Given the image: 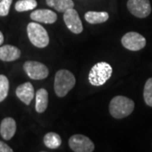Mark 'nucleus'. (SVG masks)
I'll return each mask as SVG.
<instances>
[{"mask_svg": "<svg viewBox=\"0 0 152 152\" xmlns=\"http://www.w3.org/2000/svg\"><path fill=\"white\" fill-rule=\"evenodd\" d=\"M21 55L20 50L11 45L0 47V60L4 62H12L20 58Z\"/></svg>", "mask_w": 152, "mask_h": 152, "instance_id": "13", "label": "nucleus"}, {"mask_svg": "<svg viewBox=\"0 0 152 152\" xmlns=\"http://www.w3.org/2000/svg\"><path fill=\"white\" fill-rule=\"evenodd\" d=\"M4 35H3V33L0 31V46L4 43Z\"/></svg>", "mask_w": 152, "mask_h": 152, "instance_id": "23", "label": "nucleus"}, {"mask_svg": "<svg viewBox=\"0 0 152 152\" xmlns=\"http://www.w3.org/2000/svg\"><path fill=\"white\" fill-rule=\"evenodd\" d=\"M16 96L22 102L26 105H30L34 98V88L30 82L24 83L17 87Z\"/></svg>", "mask_w": 152, "mask_h": 152, "instance_id": "11", "label": "nucleus"}, {"mask_svg": "<svg viewBox=\"0 0 152 152\" xmlns=\"http://www.w3.org/2000/svg\"><path fill=\"white\" fill-rule=\"evenodd\" d=\"M0 152H13V149H11L7 144L0 140Z\"/></svg>", "mask_w": 152, "mask_h": 152, "instance_id": "22", "label": "nucleus"}, {"mask_svg": "<svg viewBox=\"0 0 152 152\" xmlns=\"http://www.w3.org/2000/svg\"><path fill=\"white\" fill-rule=\"evenodd\" d=\"M24 70L32 80H44L48 76L49 71L48 67L37 61H27L24 64Z\"/></svg>", "mask_w": 152, "mask_h": 152, "instance_id": "5", "label": "nucleus"}, {"mask_svg": "<svg viewBox=\"0 0 152 152\" xmlns=\"http://www.w3.org/2000/svg\"><path fill=\"white\" fill-rule=\"evenodd\" d=\"M37 6L36 0H19L15 4V10L18 12H24L34 10Z\"/></svg>", "mask_w": 152, "mask_h": 152, "instance_id": "18", "label": "nucleus"}, {"mask_svg": "<svg viewBox=\"0 0 152 152\" xmlns=\"http://www.w3.org/2000/svg\"><path fill=\"white\" fill-rule=\"evenodd\" d=\"M70 149L75 152H91L95 149L94 143L83 134L72 135L69 140Z\"/></svg>", "mask_w": 152, "mask_h": 152, "instance_id": "8", "label": "nucleus"}, {"mask_svg": "<svg viewBox=\"0 0 152 152\" xmlns=\"http://www.w3.org/2000/svg\"><path fill=\"white\" fill-rule=\"evenodd\" d=\"M121 42L126 49L130 51H140L146 45V40L140 33L130 31L125 34L122 37Z\"/></svg>", "mask_w": 152, "mask_h": 152, "instance_id": "6", "label": "nucleus"}, {"mask_svg": "<svg viewBox=\"0 0 152 152\" xmlns=\"http://www.w3.org/2000/svg\"><path fill=\"white\" fill-rule=\"evenodd\" d=\"M46 3L49 7H52L61 13H64L75 6L72 0H46Z\"/></svg>", "mask_w": 152, "mask_h": 152, "instance_id": "16", "label": "nucleus"}, {"mask_svg": "<svg viewBox=\"0 0 152 152\" xmlns=\"http://www.w3.org/2000/svg\"><path fill=\"white\" fill-rule=\"evenodd\" d=\"M16 132V123L12 118H6L1 122L0 134L4 140H10Z\"/></svg>", "mask_w": 152, "mask_h": 152, "instance_id": "12", "label": "nucleus"}, {"mask_svg": "<svg viewBox=\"0 0 152 152\" xmlns=\"http://www.w3.org/2000/svg\"><path fill=\"white\" fill-rule=\"evenodd\" d=\"M134 109L133 100L124 96H117L109 104V112L114 118L122 119L129 116Z\"/></svg>", "mask_w": 152, "mask_h": 152, "instance_id": "1", "label": "nucleus"}, {"mask_svg": "<svg viewBox=\"0 0 152 152\" xmlns=\"http://www.w3.org/2000/svg\"><path fill=\"white\" fill-rule=\"evenodd\" d=\"M75 77L67 69L58 70L54 78V91L59 97H64L75 86Z\"/></svg>", "mask_w": 152, "mask_h": 152, "instance_id": "2", "label": "nucleus"}, {"mask_svg": "<svg viewBox=\"0 0 152 152\" xmlns=\"http://www.w3.org/2000/svg\"><path fill=\"white\" fill-rule=\"evenodd\" d=\"M144 100L147 106L152 107V78L147 80L144 88Z\"/></svg>", "mask_w": 152, "mask_h": 152, "instance_id": "19", "label": "nucleus"}, {"mask_svg": "<svg viewBox=\"0 0 152 152\" xmlns=\"http://www.w3.org/2000/svg\"><path fill=\"white\" fill-rule=\"evenodd\" d=\"M28 37L37 48H44L49 44L48 33L46 29L36 22H31L27 26Z\"/></svg>", "mask_w": 152, "mask_h": 152, "instance_id": "4", "label": "nucleus"}, {"mask_svg": "<svg viewBox=\"0 0 152 152\" xmlns=\"http://www.w3.org/2000/svg\"><path fill=\"white\" fill-rule=\"evenodd\" d=\"M128 10L137 18H146L151 13L150 0H129L127 3Z\"/></svg>", "mask_w": 152, "mask_h": 152, "instance_id": "7", "label": "nucleus"}, {"mask_svg": "<svg viewBox=\"0 0 152 152\" xmlns=\"http://www.w3.org/2000/svg\"><path fill=\"white\" fill-rule=\"evenodd\" d=\"M113 74V68L106 62H100L91 68L89 73L88 80L91 85L94 86H103L111 78Z\"/></svg>", "mask_w": 152, "mask_h": 152, "instance_id": "3", "label": "nucleus"}, {"mask_svg": "<svg viewBox=\"0 0 152 152\" xmlns=\"http://www.w3.org/2000/svg\"><path fill=\"white\" fill-rule=\"evenodd\" d=\"M64 20L66 26L71 32L80 34L83 31V24L78 12L74 9H69L64 13Z\"/></svg>", "mask_w": 152, "mask_h": 152, "instance_id": "9", "label": "nucleus"}, {"mask_svg": "<svg viewBox=\"0 0 152 152\" xmlns=\"http://www.w3.org/2000/svg\"><path fill=\"white\" fill-rule=\"evenodd\" d=\"M43 142L44 145L48 148L53 150V149L58 148L61 145L62 140H61L59 134L53 133V132H50L44 136Z\"/></svg>", "mask_w": 152, "mask_h": 152, "instance_id": "17", "label": "nucleus"}, {"mask_svg": "<svg viewBox=\"0 0 152 152\" xmlns=\"http://www.w3.org/2000/svg\"><path fill=\"white\" fill-rule=\"evenodd\" d=\"M13 0H1L0 1V16H6L10 13V9Z\"/></svg>", "mask_w": 152, "mask_h": 152, "instance_id": "21", "label": "nucleus"}, {"mask_svg": "<svg viewBox=\"0 0 152 152\" xmlns=\"http://www.w3.org/2000/svg\"><path fill=\"white\" fill-rule=\"evenodd\" d=\"M109 18L108 13L107 12H96V11H88L85 15V19L90 24H101L106 22Z\"/></svg>", "mask_w": 152, "mask_h": 152, "instance_id": "15", "label": "nucleus"}, {"mask_svg": "<svg viewBox=\"0 0 152 152\" xmlns=\"http://www.w3.org/2000/svg\"><path fill=\"white\" fill-rule=\"evenodd\" d=\"M0 1H1V0H0Z\"/></svg>", "mask_w": 152, "mask_h": 152, "instance_id": "24", "label": "nucleus"}, {"mask_svg": "<svg viewBox=\"0 0 152 152\" xmlns=\"http://www.w3.org/2000/svg\"><path fill=\"white\" fill-rule=\"evenodd\" d=\"M31 19L37 22L53 24L57 20L58 16L57 14L50 10H37L31 14Z\"/></svg>", "mask_w": 152, "mask_h": 152, "instance_id": "10", "label": "nucleus"}, {"mask_svg": "<svg viewBox=\"0 0 152 152\" xmlns=\"http://www.w3.org/2000/svg\"><path fill=\"white\" fill-rule=\"evenodd\" d=\"M10 88L9 80L6 76L0 75V102H3L8 96Z\"/></svg>", "mask_w": 152, "mask_h": 152, "instance_id": "20", "label": "nucleus"}, {"mask_svg": "<svg viewBox=\"0 0 152 152\" xmlns=\"http://www.w3.org/2000/svg\"><path fill=\"white\" fill-rule=\"evenodd\" d=\"M48 105V93L43 88L39 89L36 93V111L42 113L46 111Z\"/></svg>", "mask_w": 152, "mask_h": 152, "instance_id": "14", "label": "nucleus"}]
</instances>
